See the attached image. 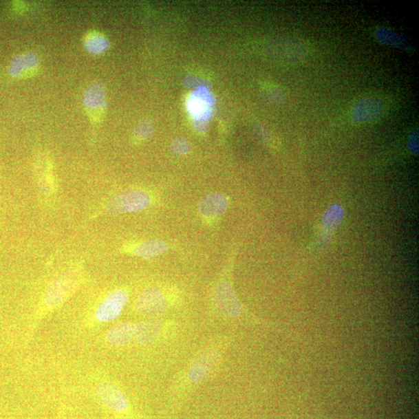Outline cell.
<instances>
[{"mask_svg": "<svg viewBox=\"0 0 419 419\" xmlns=\"http://www.w3.org/2000/svg\"><path fill=\"white\" fill-rule=\"evenodd\" d=\"M151 199L148 193L141 190L126 191L115 196L105 206L108 214L131 213L149 208Z\"/></svg>", "mask_w": 419, "mask_h": 419, "instance_id": "1", "label": "cell"}, {"mask_svg": "<svg viewBox=\"0 0 419 419\" xmlns=\"http://www.w3.org/2000/svg\"><path fill=\"white\" fill-rule=\"evenodd\" d=\"M80 281L76 270H71L61 275L48 288L45 303L48 308H56L62 303L74 291Z\"/></svg>", "mask_w": 419, "mask_h": 419, "instance_id": "2", "label": "cell"}, {"mask_svg": "<svg viewBox=\"0 0 419 419\" xmlns=\"http://www.w3.org/2000/svg\"><path fill=\"white\" fill-rule=\"evenodd\" d=\"M387 103L379 96L364 97L357 102L352 112V121L356 125L373 122L385 114Z\"/></svg>", "mask_w": 419, "mask_h": 419, "instance_id": "3", "label": "cell"}, {"mask_svg": "<svg viewBox=\"0 0 419 419\" xmlns=\"http://www.w3.org/2000/svg\"><path fill=\"white\" fill-rule=\"evenodd\" d=\"M83 106L90 120L94 123L100 122L107 110L106 91L103 85L99 83L90 84L83 94Z\"/></svg>", "mask_w": 419, "mask_h": 419, "instance_id": "4", "label": "cell"}, {"mask_svg": "<svg viewBox=\"0 0 419 419\" xmlns=\"http://www.w3.org/2000/svg\"><path fill=\"white\" fill-rule=\"evenodd\" d=\"M129 300V294L123 290L113 291L97 308L96 318L101 323L117 319Z\"/></svg>", "mask_w": 419, "mask_h": 419, "instance_id": "5", "label": "cell"}, {"mask_svg": "<svg viewBox=\"0 0 419 419\" xmlns=\"http://www.w3.org/2000/svg\"><path fill=\"white\" fill-rule=\"evenodd\" d=\"M136 308L140 314L153 315L166 311L167 301L160 289L150 288L139 297Z\"/></svg>", "mask_w": 419, "mask_h": 419, "instance_id": "6", "label": "cell"}, {"mask_svg": "<svg viewBox=\"0 0 419 419\" xmlns=\"http://www.w3.org/2000/svg\"><path fill=\"white\" fill-rule=\"evenodd\" d=\"M216 305L223 314L229 317H235L241 312V305L234 291L227 281L217 285L215 293Z\"/></svg>", "mask_w": 419, "mask_h": 419, "instance_id": "7", "label": "cell"}, {"mask_svg": "<svg viewBox=\"0 0 419 419\" xmlns=\"http://www.w3.org/2000/svg\"><path fill=\"white\" fill-rule=\"evenodd\" d=\"M40 67V58L34 52L18 54L10 64L9 74L15 78H28L37 74Z\"/></svg>", "mask_w": 419, "mask_h": 419, "instance_id": "8", "label": "cell"}, {"mask_svg": "<svg viewBox=\"0 0 419 419\" xmlns=\"http://www.w3.org/2000/svg\"><path fill=\"white\" fill-rule=\"evenodd\" d=\"M96 394L103 405L114 411L123 412L129 407L123 392L110 383H103L97 387Z\"/></svg>", "mask_w": 419, "mask_h": 419, "instance_id": "9", "label": "cell"}, {"mask_svg": "<svg viewBox=\"0 0 419 419\" xmlns=\"http://www.w3.org/2000/svg\"><path fill=\"white\" fill-rule=\"evenodd\" d=\"M218 361H219V354L216 350H208L204 352L191 367V380L194 383L203 380L215 367Z\"/></svg>", "mask_w": 419, "mask_h": 419, "instance_id": "10", "label": "cell"}, {"mask_svg": "<svg viewBox=\"0 0 419 419\" xmlns=\"http://www.w3.org/2000/svg\"><path fill=\"white\" fill-rule=\"evenodd\" d=\"M212 105H213V98L206 89L197 90L192 95L188 103V108L191 114L199 122L205 121L209 117Z\"/></svg>", "mask_w": 419, "mask_h": 419, "instance_id": "11", "label": "cell"}, {"mask_svg": "<svg viewBox=\"0 0 419 419\" xmlns=\"http://www.w3.org/2000/svg\"><path fill=\"white\" fill-rule=\"evenodd\" d=\"M228 200L221 193H212L204 197L199 205L200 215L206 219H215L226 211Z\"/></svg>", "mask_w": 419, "mask_h": 419, "instance_id": "12", "label": "cell"}, {"mask_svg": "<svg viewBox=\"0 0 419 419\" xmlns=\"http://www.w3.org/2000/svg\"><path fill=\"white\" fill-rule=\"evenodd\" d=\"M162 327V323L159 319L142 321L133 325V338L141 344L151 343L159 336Z\"/></svg>", "mask_w": 419, "mask_h": 419, "instance_id": "13", "label": "cell"}, {"mask_svg": "<svg viewBox=\"0 0 419 419\" xmlns=\"http://www.w3.org/2000/svg\"><path fill=\"white\" fill-rule=\"evenodd\" d=\"M133 337V325L127 323L115 325L107 335V341L118 347L129 344Z\"/></svg>", "mask_w": 419, "mask_h": 419, "instance_id": "14", "label": "cell"}, {"mask_svg": "<svg viewBox=\"0 0 419 419\" xmlns=\"http://www.w3.org/2000/svg\"><path fill=\"white\" fill-rule=\"evenodd\" d=\"M168 250L166 243L159 240H149L140 243L132 250V253L143 259H151Z\"/></svg>", "mask_w": 419, "mask_h": 419, "instance_id": "15", "label": "cell"}, {"mask_svg": "<svg viewBox=\"0 0 419 419\" xmlns=\"http://www.w3.org/2000/svg\"><path fill=\"white\" fill-rule=\"evenodd\" d=\"M110 45V42L103 34L92 30L85 36L84 47L87 51L93 54L105 52Z\"/></svg>", "mask_w": 419, "mask_h": 419, "instance_id": "16", "label": "cell"}, {"mask_svg": "<svg viewBox=\"0 0 419 419\" xmlns=\"http://www.w3.org/2000/svg\"><path fill=\"white\" fill-rule=\"evenodd\" d=\"M376 38L383 43L396 46L398 47H404L405 43L404 39L400 37L396 33H394L390 30L386 28H380L376 33Z\"/></svg>", "mask_w": 419, "mask_h": 419, "instance_id": "17", "label": "cell"}, {"mask_svg": "<svg viewBox=\"0 0 419 419\" xmlns=\"http://www.w3.org/2000/svg\"><path fill=\"white\" fill-rule=\"evenodd\" d=\"M343 217V210L338 206H333L327 211L324 218V226L327 229L335 228Z\"/></svg>", "mask_w": 419, "mask_h": 419, "instance_id": "18", "label": "cell"}, {"mask_svg": "<svg viewBox=\"0 0 419 419\" xmlns=\"http://www.w3.org/2000/svg\"><path fill=\"white\" fill-rule=\"evenodd\" d=\"M153 127L150 122V120H143L140 121L138 125L136 126L135 131H133V136L137 141H143V140L147 139L153 135Z\"/></svg>", "mask_w": 419, "mask_h": 419, "instance_id": "19", "label": "cell"}, {"mask_svg": "<svg viewBox=\"0 0 419 419\" xmlns=\"http://www.w3.org/2000/svg\"><path fill=\"white\" fill-rule=\"evenodd\" d=\"M191 149V144L184 138L175 140L172 145V150L178 155H185Z\"/></svg>", "mask_w": 419, "mask_h": 419, "instance_id": "20", "label": "cell"}]
</instances>
